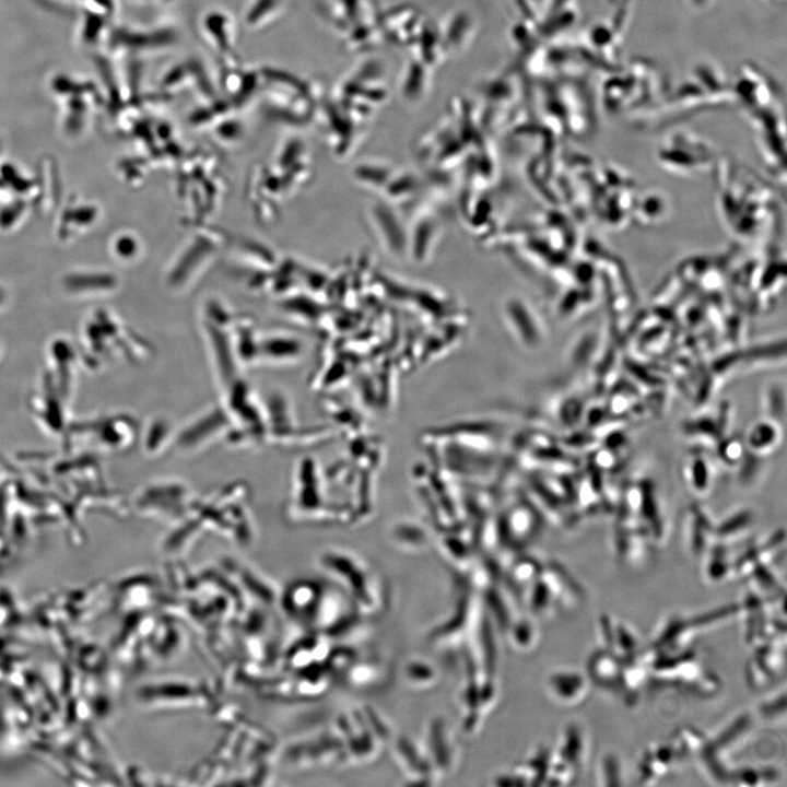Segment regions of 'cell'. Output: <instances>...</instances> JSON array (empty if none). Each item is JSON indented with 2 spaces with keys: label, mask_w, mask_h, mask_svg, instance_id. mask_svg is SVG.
I'll list each match as a JSON object with an SVG mask.
<instances>
[{
  "label": "cell",
  "mask_w": 787,
  "mask_h": 787,
  "mask_svg": "<svg viewBox=\"0 0 787 787\" xmlns=\"http://www.w3.org/2000/svg\"><path fill=\"white\" fill-rule=\"evenodd\" d=\"M740 615V603L721 606L692 616L672 615L655 635L647 648L656 654H673L692 647L696 636Z\"/></svg>",
  "instance_id": "1"
},
{
  "label": "cell",
  "mask_w": 787,
  "mask_h": 787,
  "mask_svg": "<svg viewBox=\"0 0 787 787\" xmlns=\"http://www.w3.org/2000/svg\"><path fill=\"white\" fill-rule=\"evenodd\" d=\"M584 592L577 582L561 566L542 567L531 589L529 604L539 615L550 616L562 609L576 608Z\"/></svg>",
  "instance_id": "2"
},
{
  "label": "cell",
  "mask_w": 787,
  "mask_h": 787,
  "mask_svg": "<svg viewBox=\"0 0 787 787\" xmlns=\"http://www.w3.org/2000/svg\"><path fill=\"white\" fill-rule=\"evenodd\" d=\"M786 669V633L778 634L756 646L747 662L748 684L762 690L777 681Z\"/></svg>",
  "instance_id": "3"
},
{
  "label": "cell",
  "mask_w": 787,
  "mask_h": 787,
  "mask_svg": "<svg viewBox=\"0 0 787 787\" xmlns=\"http://www.w3.org/2000/svg\"><path fill=\"white\" fill-rule=\"evenodd\" d=\"M600 647L610 650L621 662L638 658L643 654L637 633L627 624L609 614H601L597 622Z\"/></svg>",
  "instance_id": "4"
},
{
  "label": "cell",
  "mask_w": 787,
  "mask_h": 787,
  "mask_svg": "<svg viewBox=\"0 0 787 787\" xmlns=\"http://www.w3.org/2000/svg\"><path fill=\"white\" fill-rule=\"evenodd\" d=\"M715 414H704L683 423L682 432L695 447L714 449L717 443L728 435L731 422V406L724 401Z\"/></svg>",
  "instance_id": "5"
},
{
  "label": "cell",
  "mask_w": 787,
  "mask_h": 787,
  "mask_svg": "<svg viewBox=\"0 0 787 787\" xmlns=\"http://www.w3.org/2000/svg\"><path fill=\"white\" fill-rule=\"evenodd\" d=\"M680 762L669 740L648 745L637 763V784L656 785L665 780Z\"/></svg>",
  "instance_id": "6"
},
{
  "label": "cell",
  "mask_w": 787,
  "mask_h": 787,
  "mask_svg": "<svg viewBox=\"0 0 787 787\" xmlns=\"http://www.w3.org/2000/svg\"><path fill=\"white\" fill-rule=\"evenodd\" d=\"M591 685L586 672L576 669H559L547 679L550 696L568 707L584 703L589 696Z\"/></svg>",
  "instance_id": "7"
},
{
  "label": "cell",
  "mask_w": 787,
  "mask_h": 787,
  "mask_svg": "<svg viewBox=\"0 0 787 787\" xmlns=\"http://www.w3.org/2000/svg\"><path fill=\"white\" fill-rule=\"evenodd\" d=\"M716 466L706 449L694 447L682 463V479L689 491L697 497H704L712 491Z\"/></svg>",
  "instance_id": "8"
},
{
  "label": "cell",
  "mask_w": 787,
  "mask_h": 787,
  "mask_svg": "<svg viewBox=\"0 0 787 787\" xmlns=\"http://www.w3.org/2000/svg\"><path fill=\"white\" fill-rule=\"evenodd\" d=\"M586 674L591 684L621 696L622 662L610 650L598 647L587 660Z\"/></svg>",
  "instance_id": "9"
},
{
  "label": "cell",
  "mask_w": 787,
  "mask_h": 787,
  "mask_svg": "<svg viewBox=\"0 0 787 787\" xmlns=\"http://www.w3.org/2000/svg\"><path fill=\"white\" fill-rule=\"evenodd\" d=\"M743 442L748 454L763 460L782 446L784 425L762 415L749 426Z\"/></svg>",
  "instance_id": "10"
},
{
  "label": "cell",
  "mask_w": 787,
  "mask_h": 787,
  "mask_svg": "<svg viewBox=\"0 0 787 787\" xmlns=\"http://www.w3.org/2000/svg\"><path fill=\"white\" fill-rule=\"evenodd\" d=\"M715 524L696 503L683 514V535L686 547L694 557H701L714 542Z\"/></svg>",
  "instance_id": "11"
},
{
  "label": "cell",
  "mask_w": 787,
  "mask_h": 787,
  "mask_svg": "<svg viewBox=\"0 0 787 787\" xmlns=\"http://www.w3.org/2000/svg\"><path fill=\"white\" fill-rule=\"evenodd\" d=\"M702 559L701 574L709 585H719L733 576V559L730 547L714 541Z\"/></svg>",
  "instance_id": "12"
},
{
  "label": "cell",
  "mask_w": 787,
  "mask_h": 787,
  "mask_svg": "<svg viewBox=\"0 0 787 787\" xmlns=\"http://www.w3.org/2000/svg\"><path fill=\"white\" fill-rule=\"evenodd\" d=\"M754 516V513L750 508H740L730 513L718 524H715L714 541L728 547L739 542L752 529Z\"/></svg>",
  "instance_id": "13"
},
{
  "label": "cell",
  "mask_w": 787,
  "mask_h": 787,
  "mask_svg": "<svg viewBox=\"0 0 787 787\" xmlns=\"http://www.w3.org/2000/svg\"><path fill=\"white\" fill-rule=\"evenodd\" d=\"M679 760L697 759L703 752L708 737L700 729L684 726L678 729L669 739Z\"/></svg>",
  "instance_id": "14"
},
{
  "label": "cell",
  "mask_w": 787,
  "mask_h": 787,
  "mask_svg": "<svg viewBox=\"0 0 787 787\" xmlns=\"http://www.w3.org/2000/svg\"><path fill=\"white\" fill-rule=\"evenodd\" d=\"M713 450L714 459L728 469L738 468L747 455L743 437L738 435H726Z\"/></svg>",
  "instance_id": "15"
},
{
  "label": "cell",
  "mask_w": 787,
  "mask_h": 787,
  "mask_svg": "<svg viewBox=\"0 0 787 787\" xmlns=\"http://www.w3.org/2000/svg\"><path fill=\"white\" fill-rule=\"evenodd\" d=\"M778 777V771L772 766H745L733 768L728 782L736 786H767Z\"/></svg>",
  "instance_id": "16"
},
{
  "label": "cell",
  "mask_w": 787,
  "mask_h": 787,
  "mask_svg": "<svg viewBox=\"0 0 787 787\" xmlns=\"http://www.w3.org/2000/svg\"><path fill=\"white\" fill-rule=\"evenodd\" d=\"M763 416L784 425L786 416V390L782 383L772 381L762 395Z\"/></svg>",
  "instance_id": "17"
},
{
  "label": "cell",
  "mask_w": 787,
  "mask_h": 787,
  "mask_svg": "<svg viewBox=\"0 0 787 787\" xmlns=\"http://www.w3.org/2000/svg\"><path fill=\"white\" fill-rule=\"evenodd\" d=\"M785 691L783 690L782 692L773 694L771 697L760 703L759 713L764 718L777 719L785 715Z\"/></svg>",
  "instance_id": "18"
},
{
  "label": "cell",
  "mask_w": 787,
  "mask_h": 787,
  "mask_svg": "<svg viewBox=\"0 0 787 787\" xmlns=\"http://www.w3.org/2000/svg\"><path fill=\"white\" fill-rule=\"evenodd\" d=\"M600 779L604 786H615L621 784V770L619 761L613 756H606L600 766Z\"/></svg>",
  "instance_id": "19"
}]
</instances>
